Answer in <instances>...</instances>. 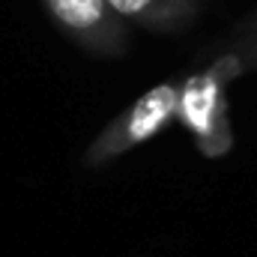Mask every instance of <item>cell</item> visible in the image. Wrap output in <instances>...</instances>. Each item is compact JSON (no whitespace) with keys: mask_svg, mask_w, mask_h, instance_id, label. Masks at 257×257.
Here are the masks:
<instances>
[{"mask_svg":"<svg viewBox=\"0 0 257 257\" xmlns=\"http://www.w3.org/2000/svg\"><path fill=\"white\" fill-rule=\"evenodd\" d=\"M245 75L236 51L218 54L212 63L180 78L177 123L189 132L194 150L203 159H224L233 150L230 123V84Z\"/></svg>","mask_w":257,"mask_h":257,"instance_id":"obj_1","label":"cell"},{"mask_svg":"<svg viewBox=\"0 0 257 257\" xmlns=\"http://www.w3.org/2000/svg\"><path fill=\"white\" fill-rule=\"evenodd\" d=\"M177 87L180 78H165L144 90L128 108H123L111 123L96 132V138L87 144L81 165L90 171H102L123 159L126 153L144 147L147 141L159 138L168 126L177 123Z\"/></svg>","mask_w":257,"mask_h":257,"instance_id":"obj_2","label":"cell"},{"mask_svg":"<svg viewBox=\"0 0 257 257\" xmlns=\"http://www.w3.org/2000/svg\"><path fill=\"white\" fill-rule=\"evenodd\" d=\"M57 30L81 51L96 57H126L132 48L128 24L114 15L105 0H39Z\"/></svg>","mask_w":257,"mask_h":257,"instance_id":"obj_3","label":"cell"},{"mask_svg":"<svg viewBox=\"0 0 257 257\" xmlns=\"http://www.w3.org/2000/svg\"><path fill=\"white\" fill-rule=\"evenodd\" d=\"M126 24L150 33H180L200 15V0H105Z\"/></svg>","mask_w":257,"mask_h":257,"instance_id":"obj_4","label":"cell"},{"mask_svg":"<svg viewBox=\"0 0 257 257\" xmlns=\"http://www.w3.org/2000/svg\"><path fill=\"white\" fill-rule=\"evenodd\" d=\"M242 60L245 72H257V21L245 18L239 27H236V36H233V48Z\"/></svg>","mask_w":257,"mask_h":257,"instance_id":"obj_5","label":"cell"},{"mask_svg":"<svg viewBox=\"0 0 257 257\" xmlns=\"http://www.w3.org/2000/svg\"><path fill=\"white\" fill-rule=\"evenodd\" d=\"M248 18H251V21H257V9H254V12H251V15H248Z\"/></svg>","mask_w":257,"mask_h":257,"instance_id":"obj_6","label":"cell"}]
</instances>
